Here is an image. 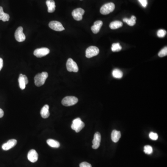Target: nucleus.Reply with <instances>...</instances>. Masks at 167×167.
<instances>
[{
    "label": "nucleus",
    "instance_id": "obj_25",
    "mask_svg": "<svg viewBox=\"0 0 167 167\" xmlns=\"http://www.w3.org/2000/svg\"><path fill=\"white\" fill-rule=\"evenodd\" d=\"M144 152L146 154H152L153 152L152 147L150 145H146L144 147Z\"/></svg>",
    "mask_w": 167,
    "mask_h": 167
},
{
    "label": "nucleus",
    "instance_id": "obj_14",
    "mask_svg": "<svg viewBox=\"0 0 167 167\" xmlns=\"http://www.w3.org/2000/svg\"><path fill=\"white\" fill-rule=\"evenodd\" d=\"M102 25H103V22L101 21H97L94 22L93 25L91 26V31L94 34H97L100 31Z\"/></svg>",
    "mask_w": 167,
    "mask_h": 167
},
{
    "label": "nucleus",
    "instance_id": "obj_19",
    "mask_svg": "<svg viewBox=\"0 0 167 167\" xmlns=\"http://www.w3.org/2000/svg\"><path fill=\"white\" fill-rule=\"evenodd\" d=\"M47 144L50 147L54 148H58L60 147V143L59 142L56 140L52 139H49L46 141Z\"/></svg>",
    "mask_w": 167,
    "mask_h": 167
},
{
    "label": "nucleus",
    "instance_id": "obj_11",
    "mask_svg": "<svg viewBox=\"0 0 167 167\" xmlns=\"http://www.w3.org/2000/svg\"><path fill=\"white\" fill-rule=\"evenodd\" d=\"M101 136L100 133L99 132L95 133L94 135L93 140V146L92 148L93 149H96L99 148L100 146L101 142Z\"/></svg>",
    "mask_w": 167,
    "mask_h": 167
},
{
    "label": "nucleus",
    "instance_id": "obj_13",
    "mask_svg": "<svg viewBox=\"0 0 167 167\" xmlns=\"http://www.w3.org/2000/svg\"><path fill=\"white\" fill-rule=\"evenodd\" d=\"M16 144H17V140L14 139H10L2 145V149L4 150H10L11 149L15 147Z\"/></svg>",
    "mask_w": 167,
    "mask_h": 167
},
{
    "label": "nucleus",
    "instance_id": "obj_12",
    "mask_svg": "<svg viewBox=\"0 0 167 167\" xmlns=\"http://www.w3.org/2000/svg\"><path fill=\"white\" fill-rule=\"evenodd\" d=\"M27 158L30 162L35 163L38 159V154L35 149H31L27 154Z\"/></svg>",
    "mask_w": 167,
    "mask_h": 167
},
{
    "label": "nucleus",
    "instance_id": "obj_32",
    "mask_svg": "<svg viewBox=\"0 0 167 167\" xmlns=\"http://www.w3.org/2000/svg\"><path fill=\"white\" fill-rule=\"evenodd\" d=\"M23 77H24V79L26 85H27V84H28V83H29V80H28V79H27V77L25 75H23Z\"/></svg>",
    "mask_w": 167,
    "mask_h": 167
},
{
    "label": "nucleus",
    "instance_id": "obj_8",
    "mask_svg": "<svg viewBox=\"0 0 167 167\" xmlns=\"http://www.w3.org/2000/svg\"><path fill=\"white\" fill-rule=\"evenodd\" d=\"M85 13V10L81 8H78L74 10L72 12V16L74 19L77 21L82 20L83 15Z\"/></svg>",
    "mask_w": 167,
    "mask_h": 167
},
{
    "label": "nucleus",
    "instance_id": "obj_4",
    "mask_svg": "<svg viewBox=\"0 0 167 167\" xmlns=\"http://www.w3.org/2000/svg\"><path fill=\"white\" fill-rule=\"evenodd\" d=\"M78 102V98L74 96H67L62 99V104L65 106H70L76 104Z\"/></svg>",
    "mask_w": 167,
    "mask_h": 167
},
{
    "label": "nucleus",
    "instance_id": "obj_26",
    "mask_svg": "<svg viewBox=\"0 0 167 167\" xmlns=\"http://www.w3.org/2000/svg\"><path fill=\"white\" fill-rule=\"evenodd\" d=\"M167 54V46L164 47L163 49L161 50L158 54V56L160 57H163L166 56Z\"/></svg>",
    "mask_w": 167,
    "mask_h": 167
},
{
    "label": "nucleus",
    "instance_id": "obj_18",
    "mask_svg": "<svg viewBox=\"0 0 167 167\" xmlns=\"http://www.w3.org/2000/svg\"><path fill=\"white\" fill-rule=\"evenodd\" d=\"M10 15L3 12L2 7H0V20L4 21H9L10 20Z\"/></svg>",
    "mask_w": 167,
    "mask_h": 167
},
{
    "label": "nucleus",
    "instance_id": "obj_6",
    "mask_svg": "<svg viewBox=\"0 0 167 167\" xmlns=\"http://www.w3.org/2000/svg\"><path fill=\"white\" fill-rule=\"evenodd\" d=\"M99 48L95 46H89L85 51V56L87 58H90L99 54Z\"/></svg>",
    "mask_w": 167,
    "mask_h": 167
},
{
    "label": "nucleus",
    "instance_id": "obj_23",
    "mask_svg": "<svg viewBox=\"0 0 167 167\" xmlns=\"http://www.w3.org/2000/svg\"><path fill=\"white\" fill-rule=\"evenodd\" d=\"M113 76L116 79H121L123 76V73L121 70L115 69L113 71Z\"/></svg>",
    "mask_w": 167,
    "mask_h": 167
},
{
    "label": "nucleus",
    "instance_id": "obj_21",
    "mask_svg": "<svg viewBox=\"0 0 167 167\" xmlns=\"http://www.w3.org/2000/svg\"><path fill=\"white\" fill-rule=\"evenodd\" d=\"M136 19L137 18H136V16L132 15L129 19L127 18H124L123 19V21L126 22L127 24L129 25V26H133L136 24Z\"/></svg>",
    "mask_w": 167,
    "mask_h": 167
},
{
    "label": "nucleus",
    "instance_id": "obj_24",
    "mask_svg": "<svg viewBox=\"0 0 167 167\" xmlns=\"http://www.w3.org/2000/svg\"><path fill=\"white\" fill-rule=\"evenodd\" d=\"M122 50V46L120 45L119 43H113L112 47H111V50L114 52L120 51Z\"/></svg>",
    "mask_w": 167,
    "mask_h": 167
},
{
    "label": "nucleus",
    "instance_id": "obj_30",
    "mask_svg": "<svg viewBox=\"0 0 167 167\" xmlns=\"http://www.w3.org/2000/svg\"><path fill=\"white\" fill-rule=\"evenodd\" d=\"M140 2L141 5L144 7H146L147 6V0H138Z\"/></svg>",
    "mask_w": 167,
    "mask_h": 167
},
{
    "label": "nucleus",
    "instance_id": "obj_31",
    "mask_svg": "<svg viewBox=\"0 0 167 167\" xmlns=\"http://www.w3.org/2000/svg\"><path fill=\"white\" fill-rule=\"evenodd\" d=\"M3 65V61L1 58H0V71L1 70Z\"/></svg>",
    "mask_w": 167,
    "mask_h": 167
},
{
    "label": "nucleus",
    "instance_id": "obj_20",
    "mask_svg": "<svg viewBox=\"0 0 167 167\" xmlns=\"http://www.w3.org/2000/svg\"><path fill=\"white\" fill-rule=\"evenodd\" d=\"M123 23L121 21H113L110 24V27L111 29H119L123 26Z\"/></svg>",
    "mask_w": 167,
    "mask_h": 167
},
{
    "label": "nucleus",
    "instance_id": "obj_22",
    "mask_svg": "<svg viewBox=\"0 0 167 167\" xmlns=\"http://www.w3.org/2000/svg\"><path fill=\"white\" fill-rule=\"evenodd\" d=\"M18 81H19V86H20V88L21 90L24 89L25 88L26 85L24 79V77H23V75L22 74H20L19 79H18Z\"/></svg>",
    "mask_w": 167,
    "mask_h": 167
},
{
    "label": "nucleus",
    "instance_id": "obj_7",
    "mask_svg": "<svg viewBox=\"0 0 167 167\" xmlns=\"http://www.w3.org/2000/svg\"><path fill=\"white\" fill-rule=\"evenodd\" d=\"M23 30L22 26H19L15 32V38L18 42H23L25 40L26 36L23 33Z\"/></svg>",
    "mask_w": 167,
    "mask_h": 167
},
{
    "label": "nucleus",
    "instance_id": "obj_34",
    "mask_svg": "<svg viewBox=\"0 0 167 167\" xmlns=\"http://www.w3.org/2000/svg\"><path fill=\"white\" fill-rule=\"evenodd\" d=\"M81 1H82V0H81Z\"/></svg>",
    "mask_w": 167,
    "mask_h": 167
},
{
    "label": "nucleus",
    "instance_id": "obj_1",
    "mask_svg": "<svg viewBox=\"0 0 167 167\" xmlns=\"http://www.w3.org/2000/svg\"><path fill=\"white\" fill-rule=\"evenodd\" d=\"M49 76L47 72L44 71L41 74H37L35 77V85L38 87L42 86L45 83L46 79Z\"/></svg>",
    "mask_w": 167,
    "mask_h": 167
},
{
    "label": "nucleus",
    "instance_id": "obj_3",
    "mask_svg": "<svg viewBox=\"0 0 167 167\" xmlns=\"http://www.w3.org/2000/svg\"><path fill=\"white\" fill-rule=\"evenodd\" d=\"M115 6L113 2L106 3L102 6L100 9V12L101 14L104 15H108L114 10Z\"/></svg>",
    "mask_w": 167,
    "mask_h": 167
},
{
    "label": "nucleus",
    "instance_id": "obj_9",
    "mask_svg": "<svg viewBox=\"0 0 167 167\" xmlns=\"http://www.w3.org/2000/svg\"><path fill=\"white\" fill-rule=\"evenodd\" d=\"M50 50L46 47H43L40 49H36L35 50L34 52V54L36 57L38 58H41V57L45 56L46 55L49 54Z\"/></svg>",
    "mask_w": 167,
    "mask_h": 167
},
{
    "label": "nucleus",
    "instance_id": "obj_33",
    "mask_svg": "<svg viewBox=\"0 0 167 167\" xmlns=\"http://www.w3.org/2000/svg\"><path fill=\"white\" fill-rule=\"evenodd\" d=\"M4 116V111L1 109L0 108V118H2Z\"/></svg>",
    "mask_w": 167,
    "mask_h": 167
},
{
    "label": "nucleus",
    "instance_id": "obj_27",
    "mask_svg": "<svg viewBox=\"0 0 167 167\" xmlns=\"http://www.w3.org/2000/svg\"><path fill=\"white\" fill-rule=\"evenodd\" d=\"M167 34V32L164 29H160L158 31L157 35L158 37H160V38H163Z\"/></svg>",
    "mask_w": 167,
    "mask_h": 167
},
{
    "label": "nucleus",
    "instance_id": "obj_2",
    "mask_svg": "<svg viewBox=\"0 0 167 167\" xmlns=\"http://www.w3.org/2000/svg\"><path fill=\"white\" fill-rule=\"evenodd\" d=\"M85 124L80 118H77L73 120L71 128L77 133L80 132L85 127Z\"/></svg>",
    "mask_w": 167,
    "mask_h": 167
},
{
    "label": "nucleus",
    "instance_id": "obj_17",
    "mask_svg": "<svg viewBox=\"0 0 167 167\" xmlns=\"http://www.w3.org/2000/svg\"><path fill=\"white\" fill-rule=\"evenodd\" d=\"M46 4L48 7L49 13H53L55 10V3L54 0H47Z\"/></svg>",
    "mask_w": 167,
    "mask_h": 167
},
{
    "label": "nucleus",
    "instance_id": "obj_28",
    "mask_svg": "<svg viewBox=\"0 0 167 167\" xmlns=\"http://www.w3.org/2000/svg\"><path fill=\"white\" fill-rule=\"evenodd\" d=\"M149 138H150L152 140H157L158 138V136L156 133L153 132H151L149 134Z\"/></svg>",
    "mask_w": 167,
    "mask_h": 167
},
{
    "label": "nucleus",
    "instance_id": "obj_15",
    "mask_svg": "<svg viewBox=\"0 0 167 167\" xmlns=\"http://www.w3.org/2000/svg\"><path fill=\"white\" fill-rule=\"evenodd\" d=\"M49 106L47 104H46L42 107L40 111V115L41 117L43 118H47L50 116V113L49 111Z\"/></svg>",
    "mask_w": 167,
    "mask_h": 167
},
{
    "label": "nucleus",
    "instance_id": "obj_10",
    "mask_svg": "<svg viewBox=\"0 0 167 167\" xmlns=\"http://www.w3.org/2000/svg\"><path fill=\"white\" fill-rule=\"evenodd\" d=\"M49 26L51 29L56 31H62L64 30V27L60 22L58 21H51L49 24Z\"/></svg>",
    "mask_w": 167,
    "mask_h": 167
},
{
    "label": "nucleus",
    "instance_id": "obj_29",
    "mask_svg": "<svg viewBox=\"0 0 167 167\" xmlns=\"http://www.w3.org/2000/svg\"><path fill=\"white\" fill-rule=\"evenodd\" d=\"M79 167H92L91 164L87 162H82L79 164Z\"/></svg>",
    "mask_w": 167,
    "mask_h": 167
},
{
    "label": "nucleus",
    "instance_id": "obj_16",
    "mask_svg": "<svg viewBox=\"0 0 167 167\" xmlns=\"http://www.w3.org/2000/svg\"><path fill=\"white\" fill-rule=\"evenodd\" d=\"M121 136V132L119 131L114 129L111 133V140L114 143H117L120 139Z\"/></svg>",
    "mask_w": 167,
    "mask_h": 167
},
{
    "label": "nucleus",
    "instance_id": "obj_5",
    "mask_svg": "<svg viewBox=\"0 0 167 167\" xmlns=\"http://www.w3.org/2000/svg\"><path fill=\"white\" fill-rule=\"evenodd\" d=\"M66 66L67 71L70 72L77 73L79 71V67L77 63L71 58L68 59L66 62Z\"/></svg>",
    "mask_w": 167,
    "mask_h": 167
}]
</instances>
